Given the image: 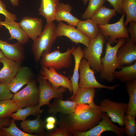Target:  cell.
Instances as JSON below:
<instances>
[{
	"label": "cell",
	"instance_id": "7402d4cb",
	"mask_svg": "<svg viewBox=\"0 0 136 136\" xmlns=\"http://www.w3.org/2000/svg\"><path fill=\"white\" fill-rule=\"evenodd\" d=\"M72 55L75 59V65L73 73L70 80L73 89V95L70 98L71 100L74 98L79 88V70L81 61L84 57L83 50L80 46H77L73 50L72 52Z\"/></svg>",
	"mask_w": 136,
	"mask_h": 136
},
{
	"label": "cell",
	"instance_id": "1f68e13d",
	"mask_svg": "<svg viewBox=\"0 0 136 136\" xmlns=\"http://www.w3.org/2000/svg\"><path fill=\"white\" fill-rule=\"evenodd\" d=\"M19 108L11 99L0 101V118L10 117Z\"/></svg>",
	"mask_w": 136,
	"mask_h": 136
},
{
	"label": "cell",
	"instance_id": "d6986e66",
	"mask_svg": "<svg viewBox=\"0 0 136 136\" xmlns=\"http://www.w3.org/2000/svg\"><path fill=\"white\" fill-rule=\"evenodd\" d=\"M22 45L18 42L12 44L0 39V49L4 55L9 58L21 62L25 57Z\"/></svg>",
	"mask_w": 136,
	"mask_h": 136
},
{
	"label": "cell",
	"instance_id": "7c38bea8",
	"mask_svg": "<svg viewBox=\"0 0 136 136\" xmlns=\"http://www.w3.org/2000/svg\"><path fill=\"white\" fill-rule=\"evenodd\" d=\"M56 70L52 67L42 66L41 75L48 80L54 88H58L62 87L68 89L71 93H73L72 83L69 78L59 74Z\"/></svg>",
	"mask_w": 136,
	"mask_h": 136
},
{
	"label": "cell",
	"instance_id": "6da1fadb",
	"mask_svg": "<svg viewBox=\"0 0 136 136\" xmlns=\"http://www.w3.org/2000/svg\"><path fill=\"white\" fill-rule=\"evenodd\" d=\"M103 112L99 106L93 108L87 104H79L77 105L74 113L60 115L57 123L72 133L76 131H85L98 124L101 120Z\"/></svg>",
	"mask_w": 136,
	"mask_h": 136
},
{
	"label": "cell",
	"instance_id": "ba28073f",
	"mask_svg": "<svg viewBox=\"0 0 136 136\" xmlns=\"http://www.w3.org/2000/svg\"><path fill=\"white\" fill-rule=\"evenodd\" d=\"M110 131L118 136L123 135L124 129L123 127H118L113 123L110 118L106 113L103 112L101 120L96 126L85 131H74L72 133L75 136H100L104 132Z\"/></svg>",
	"mask_w": 136,
	"mask_h": 136
},
{
	"label": "cell",
	"instance_id": "ffe728a7",
	"mask_svg": "<svg viewBox=\"0 0 136 136\" xmlns=\"http://www.w3.org/2000/svg\"><path fill=\"white\" fill-rule=\"evenodd\" d=\"M77 105L74 101H64L62 98H55L53 103L49 106L48 112L54 115L57 112L62 115H68L74 112Z\"/></svg>",
	"mask_w": 136,
	"mask_h": 136
},
{
	"label": "cell",
	"instance_id": "5bb4252c",
	"mask_svg": "<svg viewBox=\"0 0 136 136\" xmlns=\"http://www.w3.org/2000/svg\"><path fill=\"white\" fill-rule=\"evenodd\" d=\"M118 68L123 65H131L136 61V45L129 37L118 50L117 53Z\"/></svg>",
	"mask_w": 136,
	"mask_h": 136
},
{
	"label": "cell",
	"instance_id": "603a6c76",
	"mask_svg": "<svg viewBox=\"0 0 136 136\" xmlns=\"http://www.w3.org/2000/svg\"><path fill=\"white\" fill-rule=\"evenodd\" d=\"M59 0H41L38 9L39 14L46 19L47 23L53 22L55 20Z\"/></svg>",
	"mask_w": 136,
	"mask_h": 136
},
{
	"label": "cell",
	"instance_id": "d590c367",
	"mask_svg": "<svg viewBox=\"0 0 136 136\" xmlns=\"http://www.w3.org/2000/svg\"><path fill=\"white\" fill-rule=\"evenodd\" d=\"M13 95L11 92L8 84L0 83V101L10 99Z\"/></svg>",
	"mask_w": 136,
	"mask_h": 136
},
{
	"label": "cell",
	"instance_id": "cb8c5ba5",
	"mask_svg": "<svg viewBox=\"0 0 136 136\" xmlns=\"http://www.w3.org/2000/svg\"><path fill=\"white\" fill-rule=\"evenodd\" d=\"M37 116L34 120H26L20 123V127L24 132L31 134L34 133L37 135H44L45 122L41 119L40 114Z\"/></svg>",
	"mask_w": 136,
	"mask_h": 136
},
{
	"label": "cell",
	"instance_id": "8fae6325",
	"mask_svg": "<svg viewBox=\"0 0 136 136\" xmlns=\"http://www.w3.org/2000/svg\"><path fill=\"white\" fill-rule=\"evenodd\" d=\"M99 106L103 112L107 114L112 122L118 123L121 127L124 126V118L126 115L127 104L106 98L100 101Z\"/></svg>",
	"mask_w": 136,
	"mask_h": 136
},
{
	"label": "cell",
	"instance_id": "44dd1931",
	"mask_svg": "<svg viewBox=\"0 0 136 136\" xmlns=\"http://www.w3.org/2000/svg\"><path fill=\"white\" fill-rule=\"evenodd\" d=\"M72 7L69 4L59 3L56 12L55 20L60 22L64 21L69 25L76 26L80 20L71 14Z\"/></svg>",
	"mask_w": 136,
	"mask_h": 136
},
{
	"label": "cell",
	"instance_id": "74e56055",
	"mask_svg": "<svg viewBox=\"0 0 136 136\" xmlns=\"http://www.w3.org/2000/svg\"><path fill=\"white\" fill-rule=\"evenodd\" d=\"M0 14L3 15L6 18L10 19L15 21L17 20L16 15L8 11L6 9V5L1 0H0Z\"/></svg>",
	"mask_w": 136,
	"mask_h": 136
},
{
	"label": "cell",
	"instance_id": "4316f807",
	"mask_svg": "<svg viewBox=\"0 0 136 136\" xmlns=\"http://www.w3.org/2000/svg\"><path fill=\"white\" fill-rule=\"evenodd\" d=\"M77 29L91 39L95 38L100 32L98 25L90 18L85 20H80Z\"/></svg>",
	"mask_w": 136,
	"mask_h": 136
},
{
	"label": "cell",
	"instance_id": "484cf974",
	"mask_svg": "<svg viewBox=\"0 0 136 136\" xmlns=\"http://www.w3.org/2000/svg\"><path fill=\"white\" fill-rule=\"evenodd\" d=\"M116 15V11L114 9L102 6L90 18L98 25H104L109 23L111 19Z\"/></svg>",
	"mask_w": 136,
	"mask_h": 136
},
{
	"label": "cell",
	"instance_id": "4dcf8cb0",
	"mask_svg": "<svg viewBox=\"0 0 136 136\" xmlns=\"http://www.w3.org/2000/svg\"><path fill=\"white\" fill-rule=\"evenodd\" d=\"M123 14L126 15L125 21L124 23L126 26L130 22L136 21V0H124L122 6Z\"/></svg>",
	"mask_w": 136,
	"mask_h": 136
},
{
	"label": "cell",
	"instance_id": "b9f144b4",
	"mask_svg": "<svg viewBox=\"0 0 136 136\" xmlns=\"http://www.w3.org/2000/svg\"><path fill=\"white\" fill-rule=\"evenodd\" d=\"M46 121L47 123L55 124L56 122V119L53 116H50L46 118Z\"/></svg>",
	"mask_w": 136,
	"mask_h": 136
},
{
	"label": "cell",
	"instance_id": "83f0119b",
	"mask_svg": "<svg viewBox=\"0 0 136 136\" xmlns=\"http://www.w3.org/2000/svg\"><path fill=\"white\" fill-rule=\"evenodd\" d=\"M126 88L129 96L126 115L136 116V79L126 82Z\"/></svg>",
	"mask_w": 136,
	"mask_h": 136
},
{
	"label": "cell",
	"instance_id": "f6af8a7d",
	"mask_svg": "<svg viewBox=\"0 0 136 136\" xmlns=\"http://www.w3.org/2000/svg\"><path fill=\"white\" fill-rule=\"evenodd\" d=\"M4 56L5 55L4 54L1 50L0 49V59L4 57Z\"/></svg>",
	"mask_w": 136,
	"mask_h": 136
},
{
	"label": "cell",
	"instance_id": "ab89813d",
	"mask_svg": "<svg viewBox=\"0 0 136 136\" xmlns=\"http://www.w3.org/2000/svg\"><path fill=\"white\" fill-rule=\"evenodd\" d=\"M129 27L127 28L129 33L132 41L136 43V21H131L129 22Z\"/></svg>",
	"mask_w": 136,
	"mask_h": 136
},
{
	"label": "cell",
	"instance_id": "f546056e",
	"mask_svg": "<svg viewBox=\"0 0 136 136\" xmlns=\"http://www.w3.org/2000/svg\"><path fill=\"white\" fill-rule=\"evenodd\" d=\"M43 111L41 110L38 104L27 106L24 109L18 108L15 113H12L10 115L14 121L21 120L22 121L26 120V118L30 115L36 116L39 114L42 113Z\"/></svg>",
	"mask_w": 136,
	"mask_h": 136
},
{
	"label": "cell",
	"instance_id": "4fadbf2b",
	"mask_svg": "<svg viewBox=\"0 0 136 136\" xmlns=\"http://www.w3.org/2000/svg\"><path fill=\"white\" fill-rule=\"evenodd\" d=\"M56 27L57 37L65 36L76 44L81 43L86 47L88 46L91 39L74 26L61 21L59 22Z\"/></svg>",
	"mask_w": 136,
	"mask_h": 136
},
{
	"label": "cell",
	"instance_id": "5b68a950",
	"mask_svg": "<svg viewBox=\"0 0 136 136\" xmlns=\"http://www.w3.org/2000/svg\"><path fill=\"white\" fill-rule=\"evenodd\" d=\"M75 48L73 47L63 53L58 49L51 52H44L40 62L42 66L51 67L58 70L69 68L72 64V52Z\"/></svg>",
	"mask_w": 136,
	"mask_h": 136
},
{
	"label": "cell",
	"instance_id": "8d00e7d4",
	"mask_svg": "<svg viewBox=\"0 0 136 136\" xmlns=\"http://www.w3.org/2000/svg\"><path fill=\"white\" fill-rule=\"evenodd\" d=\"M54 132L49 133L47 135L49 136H71L73 134L68 130L60 126L56 128Z\"/></svg>",
	"mask_w": 136,
	"mask_h": 136
},
{
	"label": "cell",
	"instance_id": "e575fe53",
	"mask_svg": "<svg viewBox=\"0 0 136 136\" xmlns=\"http://www.w3.org/2000/svg\"><path fill=\"white\" fill-rule=\"evenodd\" d=\"M135 116L126 115L124 118L125 133L128 136H135L136 134Z\"/></svg>",
	"mask_w": 136,
	"mask_h": 136
},
{
	"label": "cell",
	"instance_id": "3957f363",
	"mask_svg": "<svg viewBox=\"0 0 136 136\" xmlns=\"http://www.w3.org/2000/svg\"><path fill=\"white\" fill-rule=\"evenodd\" d=\"M57 37L55 24L53 22L47 23L41 34L33 41L32 46L31 50L36 62H38L44 52H51Z\"/></svg>",
	"mask_w": 136,
	"mask_h": 136
},
{
	"label": "cell",
	"instance_id": "7bdbcfd3",
	"mask_svg": "<svg viewBox=\"0 0 136 136\" xmlns=\"http://www.w3.org/2000/svg\"><path fill=\"white\" fill-rule=\"evenodd\" d=\"M9 0L12 6L16 7L18 6L19 4V0Z\"/></svg>",
	"mask_w": 136,
	"mask_h": 136
},
{
	"label": "cell",
	"instance_id": "bcb514c9",
	"mask_svg": "<svg viewBox=\"0 0 136 136\" xmlns=\"http://www.w3.org/2000/svg\"><path fill=\"white\" fill-rule=\"evenodd\" d=\"M89 0H82V1L84 4H86Z\"/></svg>",
	"mask_w": 136,
	"mask_h": 136
},
{
	"label": "cell",
	"instance_id": "836d02e7",
	"mask_svg": "<svg viewBox=\"0 0 136 136\" xmlns=\"http://www.w3.org/2000/svg\"><path fill=\"white\" fill-rule=\"evenodd\" d=\"M105 0H89L87 7L81 16L84 19L90 18L95 12L103 5Z\"/></svg>",
	"mask_w": 136,
	"mask_h": 136
},
{
	"label": "cell",
	"instance_id": "30bf717a",
	"mask_svg": "<svg viewBox=\"0 0 136 136\" xmlns=\"http://www.w3.org/2000/svg\"><path fill=\"white\" fill-rule=\"evenodd\" d=\"M37 81L39 83V107L44 105L50 106V100L54 98H62L63 93L65 92L67 89L61 87L55 88L52 87L51 83L40 75L38 77Z\"/></svg>",
	"mask_w": 136,
	"mask_h": 136
},
{
	"label": "cell",
	"instance_id": "ee69618b",
	"mask_svg": "<svg viewBox=\"0 0 136 136\" xmlns=\"http://www.w3.org/2000/svg\"><path fill=\"white\" fill-rule=\"evenodd\" d=\"M46 128L48 130L53 129L55 127V124L47 123L46 125Z\"/></svg>",
	"mask_w": 136,
	"mask_h": 136
},
{
	"label": "cell",
	"instance_id": "7dc6e473",
	"mask_svg": "<svg viewBox=\"0 0 136 136\" xmlns=\"http://www.w3.org/2000/svg\"><path fill=\"white\" fill-rule=\"evenodd\" d=\"M1 20V19L0 18V21ZM2 27V26L0 24V28Z\"/></svg>",
	"mask_w": 136,
	"mask_h": 136
},
{
	"label": "cell",
	"instance_id": "52a82bcc",
	"mask_svg": "<svg viewBox=\"0 0 136 136\" xmlns=\"http://www.w3.org/2000/svg\"><path fill=\"white\" fill-rule=\"evenodd\" d=\"M79 70L80 73L79 87L104 88L113 90L119 86L118 84L108 86L99 83L95 78L94 71L91 68L88 62L84 58L81 61Z\"/></svg>",
	"mask_w": 136,
	"mask_h": 136
},
{
	"label": "cell",
	"instance_id": "7a4b0ae2",
	"mask_svg": "<svg viewBox=\"0 0 136 136\" xmlns=\"http://www.w3.org/2000/svg\"><path fill=\"white\" fill-rule=\"evenodd\" d=\"M126 39L120 38L118 40L116 44L112 47L108 41L106 43L105 53L101 57L102 70L100 73V78L107 82H112L115 78L114 73L118 68L117 53L119 49L125 43Z\"/></svg>",
	"mask_w": 136,
	"mask_h": 136
},
{
	"label": "cell",
	"instance_id": "ac0fdd59",
	"mask_svg": "<svg viewBox=\"0 0 136 136\" xmlns=\"http://www.w3.org/2000/svg\"><path fill=\"white\" fill-rule=\"evenodd\" d=\"M0 24L9 31L10 35L9 40L15 39L21 45L27 43L29 38L20 26L19 23L10 19L5 18L4 21H0Z\"/></svg>",
	"mask_w": 136,
	"mask_h": 136
},
{
	"label": "cell",
	"instance_id": "9a60e30c",
	"mask_svg": "<svg viewBox=\"0 0 136 136\" xmlns=\"http://www.w3.org/2000/svg\"><path fill=\"white\" fill-rule=\"evenodd\" d=\"M19 23L28 38L33 41L40 35L43 30L42 20L40 18L26 16Z\"/></svg>",
	"mask_w": 136,
	"mask_h": 136
},
{
	"label": "cell",
	"instance_id": "277c9868",
	"mask_svg": "<svg viewBox=\"0 0 136 136\" xmlns=\"http://www.w3.org/2000/svg\"><path fill=\"white\" fill-rule=\"evenodd\" d=\"M106 39L100 32L95 38L91 39L88 46L83 49L84 58L88 62L91 68L100 73L102 69L101 56Z\"/></svg>",
	"mask_w": 136,
	"mask_h": 136
},
{
	"label": "cell",
	"instance_id": "8992f818",
	"mask_svg": "<svg viewBox=\"0 0 136 136\" xmlns=\"http://www.w3.org/2000/svg\"><path fill=\"white\" fill-rule=\"evenodd\" d=\"M39 96L38 87L35 81L32 80L24 88L13 95L11 99L19 108L39 104Z\"/></svg>",
	"mask_w": 136,
	"mask_h": 136
},
{
	"label": "cell",
	"instance_id": "9c48e42d",
	"mask_svg": "<svg viewBox=\"0 0 136 136\" xmlns=\"http://www.w3.org/2000/svg\"><path fill=\"white\" fill-rule=\"evenodd\" d=\"M125 15V14H122L119 20L116 23L98 25L100 32L111 44L117 42V39H126L129 37L127 28L124 24V19Z\"/></svg>",
	"mask_w": 136,
	"mask_h": 136
},
{
	"label": "cell",
	"instance_id": "f1b7e54d",
	"mask_svg": "<svg viewBox=\"0 0 136 136\" xmlns=\"http://www.w3.org/2000/svg\"><path fill=\"white\" fill-rule=\"evenodd\" d=\"M115 79L122 82L136 79V61L132 64L121 68L118 71H115L113 74Z\"/></svg>",
	"mask_w": 136,
	"mask_h": 136
},
{
	"label": "cell",
	"instance_id": "f35d334b",
	"mask_svg": "<svg viewBox=\"0 0 136 136\" xmlns=\"http://www.w3.org/2000/svg\"><path fill=\"white\" fill-rule=\"evenodd\" d=\"M109 2L118 13L122 14V6L124 0H105Z\"/></svg>",
	"mask_w": 136,
	"mask_h": 136
},
{
	"label": "cell",
	"instance_id": "60d3db41",
	"mask_svg": "<svg viewBox=\"0 0 136 136\" xmlns=\"http://www.w3.org/2000/svg\"><path fill=\"white\" fill-rule=\"evenodd\" d=\"M10 117H9L0 118V136H3L2 128L3 127H6L9 125L10 122Z\"/></svg>",
	"mask_w": 136,
	"mask_h": 136
},
{
	"label": "cell",
	"instance_id": "d4e9b609",
	"mask_svg": "<svg viewBox=\"0 0 136 136\" xmlns=\"http://www.w3.org/2000/svg\"><path fill=\"white\" fill-rule=\"evenodd\" d=\"M95 93V88L79 87L71 101L75 102L77 105L87 104L92 107H95L97 106L94 101Z\"/></svg>",
	"mask_w": 136,
	"mask_h": 136
},
{
	"label": "cell",
	"instance_id": "d6a6232c",
	"mask_svg": "<svg viewBox=\"0 0 136 136\" xmlns=\"http://www.w3.org/2000/svg\"><path fill=\"white\" fill-rule=\"evenodd\" d=\"M9 125L8 127L4 126L2 128L3 136H34L37 135L28 134L22 131L16 126L13 119L10 121Z\"/></svg>",
	"mask_w": 136,
	"mask_h": 136
},
{
	"label": "cell",
	"instance_id": "2e32d148",
	"mask_svg": "<svg viewBox=\"0 0 136 136\" xmlns=\"http://www.w3.org/2000/svg\"><path fill=\"white\" fill-rule=\"evenodd\" d=\"M3 66L0 70V83L8 84L21 67V62L9 58L5 56L0 59Z\"/></svg>",
	"mask_w": 136,
	"mask_h": 136
},
{
	"label": "cell",
	"instance_id": "e0dca14e",
	"mask_svg": "<svg viewBox=\"0 0 136 136\" xmlns=\"http://www.w3.org/2000/svg\"><path fill=\"white\" fill-rule=\"evenodd\" d=\"M33 74L30 69L21 66L18 71L8 84L10 91L16 93L24 85L32 80Z\"/></svg>",
	"mask_w": 136,
	"mask_h": 136
}]
</instances>
